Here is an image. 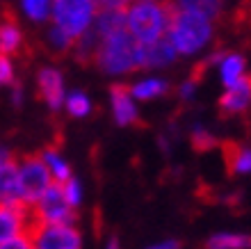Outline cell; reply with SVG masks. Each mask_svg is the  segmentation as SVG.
<instances>
[{"label":"cell","instance_id":"6da1fadb","mask_svg":"<svg viewBox=\"0 0 251 249\" xmlns=\"http://www.w3.org/2000/svg\"><path fill=\"white\" fill-rule=\"evenodd\" d=\"M212 37V21L203 14L187 9L183 5L172 7V21L167 30V39L172 41L176 53L192 55L199 48H203Z\"/></svg>","mask_w":251,"mask_h":249},{"label":"cell","instance_id":"7a4b0ae2","mask_svg":"<svg viewBox=\"0 0 251 249\" xmlns=\"http://www.w3.org/2000/svg\"><path fill=\"white\" fill-rule=\"evenodd\" d=\"M139 48L142 44H137L128 28H124L100 41L94 64L110 76H124L139 69Z\"/></svg>","mask_w":251,"mask_h":249},{"label":"cell","instance_id":"3957f363","mask_svg":"<svg viewBox=\"0 0 251 249\" xmlns=\"http://www.w3.org/2000/svg\"><path fill=\"white\" fill-rule=\"evenodd\" d=\"M172 21V5H158V2H135L128 7L126 28L135 37L137 44L146 46L162 39L169 30Z\"/></svg>","mask_w":251,"mask_h":249},{"label":"cell","instance_id":"277c9868","mask_svg":"<svg viewBox=\"0 0 251 249\" xmlns=\"http://www.w3.org/2000/svg\"><path fill=\"white\" fill-rule=\"evenodd\" d=\"M25 238L32 243V249H80L82 247V236L75 226L66 224H44L39 217H30Z\"/></svg>","mask_w":251,"mask_h":249},{"label":"cell","instance_id":"5b68a950","mask_svg":"<svg viewBox=\"0 0 251 249\" xmlns=\"http://www.w3.org/2000/svg\"><path fill=\"white\" fill-rule=\"evenodd\" d=\"M16 167H19L21 199L27 206H34L44 197V192L53 185V176H50V171H48L46 163L41 160L39 153L16 156Z\"/></svg>","mask_w":251,"mask_h":249},{"label":"cell","instance_id":"8992f818","mask_svg":"<svg viewBox=\"0 0 251 249\" xmlns=\"http://www.w3.org/2000/svg\"><path fill=\"white\" fill-rule=\"evenodd\" d=\"M96 16V2L89 0H60L53 2V21L55 28H60L73 41H78L82 34L92 28Z\"/></svg>","mask_w":251,"mask_h":249},{"label":"cell","instance_id":"52a82bcc","mask_svg":"<svg viewBox=\"0 0 251 249\" xmlns=\"http://www.w3.org/2000/svg\"><path fill=\"white\" fill-rule=\"evenodd\" d=\"M32 210L44 224H66V226H73V222H75V208L66 201L64 188L57 183H53L44 192V197L34 203Z\"/></svg>","mask_w":251,"mask_h":249},{"label":"cell","instance_id":"ba28073f","mask_svg":"<svg viewBox=\"0 0 251 249\" xmlns=\"http://www.w3.org/2000/svg\"><path fill=\"white\" fill-rule=\"evenodd\" d=\"M32 217V206L25 201L0 203V245L27 233V224Z\"/></svg>","mask_w":251,"mask_h":249},{"label":"cell","instance_id":"9c48e42d","mask_svg":"<svg viewBox=\"0 0 251 249\" xmlns=\"http://www.w3.org/2000/svg\"><path fill=\"white\" fill-rule=\"evenodd\" d=\"M249 110H251V76L245 73L219 99V114L222 117H233V114H247Z\"/></svg>","mask_w":251,"mask_h":249},{"label":"cell","instance_id":"30bf717a","mask_svg":"<svg viewBox=\"0 0 251 249\" xmlns=\"http://www.w3.org/2000/svg\"><path fill=\"white\" fill-rule=\"evenodd\" d=\"M110 96H112V112H114L117 124L119 126H139V128L144 126L137 114L135 101H132L130 87L117 83V85L110 87Z\"/></svg>","mask_w":251,"mask_h":249},{"label":"cell","instance_id":"8fae6325","mask_svg":"<svg viewBox=\"0 0 251 249\" xmlns=\"http://www.w3.org/2000/svg\"><path fill=\"white\" fill-rule=\"evenodd\" d=\"M37 85H39V96L48 103L50 110H60L62 103L66 101L64 96V80H62V73L57 69H41L37 73Z\"/></svg>","mask_w":251,"mask_h":249},{"label":"cell","instance_id":"7c38bea8","mask_svg":"<svg viewBox=\"0 0 251 249\" xmlns=\"http://www.w3.org/2000/svg\"><path fill=\"white\" fill-rule=\"evenodd\" d=\"M176 48L172 46V41L162 37V39L146 44L139 48V69H153V66H165L172 64L176 59Z\"/></svg>","mask_w":251,"mask_h":249},{"label":"cell","instance_id":"4fadbf2b","mask_svg":"<svg viewBox=\"0 0 251 249\" xmlns=\"http://www.w3.org/2000/svg\"><path fill=\"white\" fill-rule=\"evenodd\" d=\"M222 158H224L228 174H249L251 171V149L238 142H222Z\"/></svg>","mask_w":251,"mask_h":249},{"label":"cell","instance_id":"5bb4252c","mask_svg":"<svg viewBox=\"0 0 251 249\" xmlns=\"http://www.w3.org/2000/svg\"><path fill=\"white\" fill-rule=\"evenodd\" d=\"M23 48V32L12 12L0 14V55H12Z\"/></svg>","mask_w":251,"mask_h":249},{"label":"cell","instance_id":"9a60e30c","mask_svg":"<svg viewBox=\"0 0 251 249\" xmlns=\"http://www.w3.org/2000/svg\"><path fill=\"white\" fill-rule=\"evenodd\" d=\"M21 199V185H19V167H16V156L12 163H7L0 169V203H16Z\"/></svg>","mask_w":251,"mask_h":249},{"label":"cell","instance_id":"2e32d148","mask_svg":"<svg viewBox=\"0 0 251 249\" xmlns=\"http://www.w3.org/2000/svg\"><path fill=\"white\" fill-rule=\"evenodd\" d=\"M41 160L46 163L48 171H50V176H53V183L57 185H64L71 181V167H69V163H66L64 158L57 153V149H53V146H48V149H44L39 153Z\"/></svg>","mask_w":251,"mask_h":249},{"label":"cell","instance_id":"e0dca14e","mask_svg":"<svg viewBox=\"0 0 251 249\" xmlns=\"http://www.w3.org/2000/svg\"><path fill=\"white\" fill-rule=\"evenodd\" d=\"M242 76H245V57L238 53H226V57L222 59V83L226 89L235 85Z\"/></svg>","mask_w":251,"mask_h":249},{"label":"cell","instance_id":"ac0fdd59","mask_svg":"<svg viewBox=\"0 0 251 249\" xmlns=\"http://www.w3.org/2000/svg\"><path fill=\"white\" fill-rule=\"evenodd\" d=\"M169 92V83L167 80H160V78H149V80H139L137 85L130 87V94L135 99L139 101H149V99H155L160 94H167Z\"/></svg>","mask_w":251,"mask_h":249},{"label":"cell","instance_id":"d6986e66","mask_svg":"<svg viewBox=\"0 0 251 249\" xmlns=\"http://www.w3.org/2000/svg\"><path fill=\"white\" fill-rule=\"evenodd\" d=\"M205 249H251V236H242V233H217L212 236Z\"/></svg>","mask_w":251,"mask_h":249},{"label":"cell","instance_id":"ffe728a7","mask_svg":"<svg viewBox=\"0 0 251 249\" xmlns=\"http://www.w3.org/2000/svg\"><path fill=\"white\" fill-rule=\"evenodd\" d=\"M64 103L69 114H73V117H87L92 112V101H89V96L85 92H71Z\"/></svg>","mask_w":251,"mask_h":249},{"label":"cell","instance_id":"44dd1931","mask_svg":"<svg viewBox=\"0 0 251 249\" xmlns=\"http://www.w3.org/2000/svg\"><path fill=\"white\" fill-rule=\"evenodd\" d=\"M21 7H23V12L32 21H37V23H41V21H46L53 16V2H46V0H25V2H21Z\"/></svg>","mask_w":251,"mask_h":249},{"label":"cell","instance_id":"7402d4cb","mask_svg":"<svg viewBox=\"0 0 251 249\" xmlns=\"http://www.w3.org/2000/svg\"><path fill=\"white\" fill-rule=\"evenodd\" d=\"M192 139V146H194V151H199V153H205V151H212V149H217L219 142L217 138L212 135V133H208L205 128H194L190 135Z\"/></svg>","mask_w":251,"mask_h":249},{"label":"cell","instance_id":"603a6c76","mask_svg":"<svg viewBox=\"0 0 251 249\" xmlns=\"http://www.w3.org/2000/svg\"><path fill=\"white\" fill-rule=\"evenodd\" d=\"M48 44H50V48H53V53H69L73 46H75V41L69 37V34H64L60 30V28H50V32H48Z\"/></svg>","mask_w":251,"mask_h":249},{"label":"cell","instance_id":"cb8c5ba5","mask_svg":"<svg viewBox=\"0 0 251 249\" xmlns=\"http://www.w3.org/2000/svg\"><path fill=\"white\" fill-rule=\"evenodd\" d=\"M62 188H64V197H66V201L71 203L73 208H75V206H80L82 192H80V183H78V181H75V178H71V181H69V183H64Z\"/></svg>","mask_w":251,"mask_h":249},{"label":"cell","instance_id":"d4e9b609","mask_svg":"<svg viewBox=\"0 0 251 249\" xmlns=\"http://www.w3.org/2000/svg\"><path fill=\"white\" fill-rule=\"evenodd\" d=\"M14 83V66L7 55H0V85H12Z\"/></svg>","mask_w":251,"mask_h":249},{"label":"cell","instance_id":"484cf974","mask_svg":"<svg viewBox=\"0 0 251 249\" xmlns=\"http://www.w3.org/2000/svg\"><path fill=\"white\" fill-rule=\"evenodd\" d=\"M0 249H32V243H30L25 236H21V238L9 240V243H2L0 245Z\"/></svg>","mask_w":251,"mask_h":249},{"label":"cell","instance_id":"4316f807","mask_svg":"<svg viewBox=\"0 0 251 249\" xmlns=\"http://www.w3.org/2000/svg\"><path fill=\"white\" fill-rule=\"evenodd\" d=\"M194 89H197V85H194V83H192V80H187V83H185V85H183V87H180V89H178V96H180V99H192V94H194Z\"/></svg>","mask_w":251,"mask_h":249},{"label":"cell","instance_id":"83f0119b","mask_svg":"<svg viewBox=\"0 0 251 249\" xmlns=\"http://www.w3.org/2000/svg\"><path fill=\"white\" fill-rule=\"evenodd\" d=\"M149 249H180V243L178 240H167V243H158Z\"/></svg>","mask_w":251,"mask_h":249},{"label":"cell","instance_id":"f1b7e54d","mask_svg":"<svg viewBox=\"0 0 251 249\" xmlns=\"http://www.w3.org/2000/svg\"><path fill=\"white\" fill-rule=\"evenodd\" d=\"M12 160H14V153H9L7 149H0V169H2L7 163H12Z\"/></svg>","mask_w":251,"mask_h":249},{"label":"cell","instance_id":"f546056e","mask_svg":"<svg viewBox=\"0 0 251 249\" xmlns=\"http://www.w3.org/2000/svg\"><path fill=\"white\" fill-rule=\"evenodd\" d=\"M107 249H119V240H117V238H112V240H110V245H107Z\"/></svg>","mask_w":251,"mask_h":249}]
</instances>
